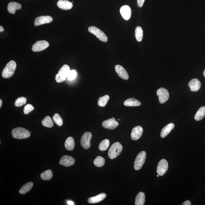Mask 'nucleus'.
I'll use <instances>...</instances> for the list:
<instances>
[{
    "instance_id": "nucleus-1",
    "label": "nucleus",
    "mask_w": 205,
    "mask_h": 205,
    "mask_svg": "<svg viewBox=\"0 0 205 205\" xmlns=\"http://www.w3.org/2000/svg\"><path fill=\"white\" fill-rule=\"evenodd\" d=\"M12 137L15 139H26L31 136L30 132L27 129L22 127H17L12 131Z\"/></svg>"
},
{
    "instance_id": "nucleus-2",
    "label": "nucleus",
    "mask_w": 205,
    "mask_h": 205,
    "mask_svg": "<svg viewBox=\"0 0 205 205\" xmlns=\"http://www.w3.org/2000/svg\"><path fill=\"white\" fill-rule=\"evenodd\" d=\"M71 70L69 66L67 65H64L59 71L58 73L56 75L55 80L58 83H62L68 78Z\"/></svg>"
},
{
    "instance_id": "nucleus-3",
    "label": "nucleus",
    "mask_w": 205,
    "mask_h": 205,
    "mask_svg": "<svg viewBox=\"0 0 205 205\" xmlns=\"http://www.w3.org/2000/svg\"><path fill=\"white\" fill-rule=\"evenodd\" d=\"M17 67L16 63L15 61H10L6 65L2 72V76L4 78H9L14 74Z\"/></svg>"
},
{
    "instance_id": "nucleus-4",
    "label": "nucleus",
    "mask_w": 205,
    "mask_h": 205,
    "mask_svg": "<svg viewBox=\"0 0 205 205\" xmlns=\"http://www.w3.org/2000/svg\"><path fill=\"white\" fill-rule=\"evenodd\" d=\"M123 147L119 142H115L111 145L108 152V157L110 159H113L116 158L121 153Z\"/></svg>"
},
{
    "instance_id": "nucleus-5",
    "label": "nucleus",
    "mask_w": 205,
    "mask_h": 205,
    "mask_svg": "<svg viewBox=\"0 0 205 205\" xmlns=\"http://www.w3.org/2000/svg\"><path fill=\"white\" fill-rule=\"evenodd\" d=\"M88 31L91 34H94L101 41L106 42L108 41L107 37L104 32L100 29L95 26H90L88 28Z\"/></svg>"
},
{
    "instance_id": "nucleus-6",
    "label": "nucleus",
    "mask_w": 205,
    "mask_h": 205,
    "mask_svg": "<svg viewBox=\"0 0 205 205\" xmlns=\"http://www.w3.org/2000/svg\"><path fill=\"white\" fill-rule=\"evenodd\" d=\"M146 154L144 151L140 152L137 156L134 162V167L136 171L139 170L144 164L146 159Z\"/></svg>"
},
{
    "instance_id": "nucleus-7",
    "label": "nucleus",
    "mask_w": 205,
    "mask_h": 205,
    "mask_svg": "<svg viewBox=\"0 0 205 205\" xmlns=\"http://www.w3.org/2000/svg\"><path fill=\"white\" fill-rule=\"evenodd\" d=\"M90 132H85L82 136L81 139V144L84 149H87L90 146V140L92 138Z\"/></svg>"
},
{
    "instance_id": "nucleus-8",
    "label": "nucleus",
    "mask_w": 205,
    "mask_h": 205,
    "mask_svg": "<svg viewBox=\"0 0 205 205\" xmlns=\"http://www.w3.org/2000/svg\"><path fill=\"white\" fill-rule=\"evenodd\" d=\"M157 94L159 97V102L161 104H164L169 99V93L165 88L161 87L157 90Z\"/></svg>"
},
{
    "instance_id": "nucleus-9",
    "label": "nucleus",
    "mask_w": 205,
    "mask_h": 205,
    "mask_svg": "<svg viewBox=\"0 0 205 205\" xmlns=\"http://www.w3.org/2000/svg\"><path fill=\"white\" fill-rule=\"evenodd\" d=\"M49 46V43L45 40H40L35 43L32 47V50L34 52L42 51Z\"/></svg>"
},
{
    "instance_id": "nucleus-10",
    "label": "nucleus",
    "mask_w": 205,
    "mask_h": 205,
    "mask_svg": "<svg viewBox=\"0 0 205 205\" xmlns=\"http://www.w3.org/2000/svg\"><path fill=\"white\" fill-rule=\"evenodd\" d=\"M168 164L166 159H163L159 161L157 168V173L159 176H162L167 172Z\"/></svg>"
},
{
    "instance_id": "nucleus-11",
    "label": "nucleus",
    "mask_w": 205,
    "mask_h": 205,
    "mask_svg": "<svg viewBox=\"0 0 205 205\" xmlns=\"http://www.w3.org/2000/svg\"><path fill=\"white\" fill-rule=\"evenodd\" d=\"M75 160L74 158L69 155H64L61 158L59 161V164L60 165L66 167H70L74 165Z\"/></svg>"
},
{
    "instance_id": "nucleus-12",
    "label": "nucleus",
    "mask_w": 205,
    "mask_h": 205,
    "mask_svg": "<svg viewBox=\"0 0 205 205\" xmlns=\"http://www.w3.org/2000/svg\"><path fill=\"white\" fill-rule=\"evenodd\" d=\"M119 125V123L114 117L105 120L102 123V126L103 127L110 129H115L118 127Z\"/></svg>"
},
{
    "instance_id": "nucleus-13",
    "label": "nucleus",
    "mask_w": 205,
    "mask_h": 205,
    "mask_svg": "<svg viewBox=\"0 0 205 205\" xmlns=\"http://www.w3.org/2000/svg\"><path fill=\"white\" fill-rule=\"evenodd\" d=\"M53 21V18L49 16H41L37 17L35 19L34 25L37 26L42 25V24L50 23Z\"/></svg>"
},
{
    "instance_id": "nucleus-14",
    "label": "nucleus",
    "mask_w": 205,
    "mask_h": 205,
    "mask_svg": "<svg viewBox=\"0 0 205 205\" xmlns=\"http://www.w3.org/2000/svg\"><path fill=\"white\" fill-rule=\"evenodd\" d=\"M143 128L141 126H138L134 127L131 131V139L135 141L139 139L143 134Z\"/></svg>"
},
{
    "instance_id": "nucleus-15",
    "label": "nucleus",
    "mask_w": 205,
    "mask_h": 205,
    "mask_svg": "<svg viewBox=\"0 0 205 205\" xmlns=\"http://www.w3.org/2000/svg\"><path fill=\"white\" fill-rule=\"evenodd\" d=\"M115 71L117 75L123 79L128 80L129 78V75L127 71L121 66L117 65L115 66Z\"/></svg>"
},
{
    "instance_id": "nucleus-16",
    "label": "nucleus",
    "mask_w": 205,
    "mask_h": 205,
    "mask_svg": "<svg viewBox=\"0 0 205 205\" xmlns=\"http://www.w3.org/2000/svg\"><path fill=\"white\" fill-rule=\"evenodd\" d=\"M201 83L197 78L193 79L189 81L188 86L191 91L196 92L198 91L201 87Z\"/></svg>"
},
{
    "instance_id": "nucleus-17",
    "label": "nucleus",
    "mask_w": 205,
    "mask_h": 205,
    "mask_svg": "<svg viewBox=\"0 0 205 205\" xmlns=\"http://www.w3.org/2000/svg\"><path fill=\"white\" fill-rule=\"evenodd\" d=\"M120 13L124 19L128 20L130 18L131 15L130 7L127 5L122 6L120 8Z\"/></svg>"
},
{
    "instance_id": "nucleus-18",
    "label": "nucleus",
    "mask_w": 205,
    "mask_h": 205,
    "mask_svg": "<svg viewBox=\"0 0 205 205\" xmlns=\"http://www.w3.org/2000/svg\"><path fill=\"white\" fill-rule=\"evenodd\" d=\"M59 8L63 10H68L72 8L73 5L71 2L68 0H59L57 3Z\"/></svg>"
},
{
    "instance_id": "nucleus-19",
    "label": "nucleus",
    "mask_w": 205,
    "mask_h": 205,
    "mask_svg": "<svg viewBox=\"0 0 205 205\" xmlns=\"http://www.w3.org/2000/svg\"><path fill=\"white\" fill-rule=\"evenodd\" d=\"M22 8V5L20 3L12 2L8 3L7 6L8 11L10 13L14 14L17 10H20Z\"/></svg>"
},
{
    "instance_id": "nucleus-20",
    "label": "nucleus",
    "mask_w": 205,
    "mask_h": 205,
    "mask_svg": "<svg viewBox=\"0 0 205 205\" xmlns=\"http://www.w3.org/2000/svg\"><path fill=\"white\" fill-rule=\"evenodd\" d=\"M106 197V194L105 193H101L98 194L95 197H90L88 199V202L90 204H95L102 201Z\"/></svg>"
},
{
    "instance_id": "nucleus-21",
    "label": "nucleus",
    "mask_w": 205,
    "mask_h": 205,
    "mask_svg": "<svg viewBox=\"0 0 205 205\" xmlns=\"http://www.w3.org/2000/svg\"><path fill=\"white\" fill-rule=\"evenodd\" d=\"M175 127L174 124L173 123H170L166 125L162 129L161 132L160 136L161 138H164L168 135L171 131L173 130Z\"/></svg>"
},
{
    "instance_id": "nucleus-22",
    "label": "nucleus",
    "mask_w": 205,
    "mask_h": 205,
    "mask_svg": "<svg viewBox=\"0 0 205 205\" xmlns=\"http://www.w3.org/2000/svg\"><path fill=\"white\" fill-rule=\"evenodd\" d=\"M65 147L66 150L71 151L74 149L75 146V141L73 137L70 136L66 139L65 143Z\"/></svg>"
},
{
    "instance_id": "nucleus-23",
    "label": "nucleus",
    "mask_w": 205,
    "mask_h": 205,
    "mask_svg": "<svg viewBox=\"0 0 205 205\" xmlns=\"http://www.w3.org/2000/svg\"><path fill=\"white\" fill-rule=\"evenodd\" d=\"M124 105L127 106H138L141 105V103L134 97L126 100L124 101Z\"/></svg>"
},
{
    "instance_id": "nucleus-24",
    "label": "nucleus",
    "mask_w": 205,
    "mask_h": 205,
    "mask_svg": "<svg viewBox=\"0 0 205 205\" xmlns=\"http://www.w3.org/2000/svg\"><path fill=\"white\" fill-rule=\"evenodd\" d=\"M33 185H34V183L33 182H27V183L22 186L20 190H19V193L21 194H25L31 190Z\"/></svg>"
},
{
    "instance_id": "nucleus-25",
    "label": "nucleus",
    "mask_w": 205,
    "mask_h": 205,
    "mask_svg": "<svg viewBox=\"0 0 205 205\" xmlns=\"http://www.w3.org/2000/svg\"><path fill=\"white\" fill-rule=\"evenodd\" d=\"M145 202V194L143 192H140L137 194L135 200V205H143Z\"/></svg>"
},
{
    "instance_id": "nucleus-26",
    "label": "nucleus",
    "mask_w": 205,
    "mask_h": 205,
    "mask_svg": "<svg viewBox=\"0 0 205 205\" xmlns=\"http://www.w3.org/2000/svg\"><path fill=\"white\" fill-rule=\"evenodd\" d=\"M205 116V106H203L200 108L196 113L194 116V119L198 121L202 120Z\"/></svg>"
},
{
    "instance_id": "nucleus-27",
    "label": "nucleus",
    "mask_w": 205,
    "mask_h": 205,
    "mask_svg": "<svg viewBox=\"0 0 205 205\" xmlns=\"http://www.w3.org/2000/svg\"><path fill=\"white\" fill-rule=\"evenodd\" d=\"M135 37L137 41L141 42L143 40V31L141 26H138L135 31Z\"/></svg>"
},
{
    "instance_id": "nucleus-28",
    "label": "nucleus",
    "mask_w": 205,
    "mask_h": 205,
    "mask_svg": "<svg viewBox=\"0 0 205 205\" xmlns=\"http://www.w3.org/2000/svg\"><path fill=\"white\" fill-rule=\"evenodd\" d=\"M53 176V173L51 170H47L41 173L40 177L42 179L44 180H50Z\"/></svg>"
},
{
    "instance_id": "nucleus-29",
    "label": "nucleus",
    "mask_w": 205,
    "mask_h": 205,
    "mask_svg": "<svg viewBox=\"0 0 205 205\" xmlns=\"http://www.w3.org/2000/svg\"><path fill=\"white\" fill-rule=\"evenodd\" d=\"M41 123L44 127L49 128H51L54 126L53 121L51 118L49 116L46 117L42 120Z\"/></svg>"
},
{
    "instance_id": "nucleus-30",
    "label": "nucleus",
    "mask_w": 205,
    "mask_h": 205,
    "mask_svg": "<svg viewBox=\"0 0 205 205\" xmlns=\"http://www.w3.org/2000/svg\"><path fill=\"white\" fill-rule=\"evenodd\" d=\"M109 99L110 97L108 95H105L100 97L98 100V104L100 107L105 106Z\"/></svg>"
},
{
    "instance_id": "nucleus-31",
    "label": "nucleus",
    "mask_w": 205,
    "mask_h": 205,
    "mask_svg": "<svg viewBox=\"0 0 205 205\" xmlns=\"http://www.w3.org/2000/svg\"><path fill=\"white\" fill-rule=\"evenodd\" d=\"M110 144L109 140L108 139H105L100 143L99 145V149L101 151H104L108 148Z\"/></svg>"
},
{
    "instance_id": "nucleus-32",
    "label": "nucleus",
    "mask_w": 205,
    "mask_h": 205,
    "mask_svg": "<svg viewBox=\"0 0 205 205\" xmlns=\"http://www.w3.org/2000/svg\"><path fill=\"white\" fill-rule=\"evenodd\" d=\"M105 159L101 156H98L95 159L94 162V165L98 167H102L105 164Z\"/></svg>"
},
{
    "instance_id": "nucleus-33",
    "label": "nucleus",
    "mask_w": 205,
    "mask_h": 205,
    "mask_svg": "<svg viewBox=\"0 0 205 205\" xmlns=\"http://www.w3.org/2000/svg\"><path fill=\"white\" fill-rule=\"evenodd\" d=\"M52 120L58 126H61L63 125L62 119L58 114H55L52 117Z\"/></svg>"
},
{
    "instance_id": "nucleus-34",
    "label": "nucleus",
    "mask_w": 205,
    "mask_h": 205,
    "mask_svg": "<svg viewBox=\"0 0 205 205\" xmlns=\"http://www.w3.org/2000/svg\"><path fill=\"white\" fill-rule=\"evenodd\" d=\"M27 101L26 98L24 97H19L15 101V105L17 107H20L25 105Z\"/></svg>"
},
{
    "instance_id": "nucleus-35",
    "label": "nucleus",
    "mask_w": 205,
    "mask_h": 205,
    "mask_svg": "<svg viewBox=\"0 0 205 205\" xmlns=\"http://www.w3.org/2000/svg\"><path fill=\"white\" fill-rule=\"evenodd\" d=\"M34 109V107L30 104H27L24 108V115H27Z\"/></svg>"
},
{
    "instance_id": "nucleus-36",
    "label": "nucleus",
    "mask_w": 205,
    "mask_h": 205,
    "mask_svg": "<svg viewBox=\"0 0 205 205\" xmlns=\"http://www.w3.org/2000/svg\"><path fill=\"white\" fill-rule=\"evenodd\" d=\"M77 75L76 71L75 70H72L68 75V79L70 81L74 80L76 78Z\"/></svg>"
},
{
    "instance_id": "nucleus-37",
    "label": "nucleus",
    "mask_w": 205,
    "mask_h": 205,
    "mask_svg": "<svg viewBox=\"0 0 205 205\" xmlns=\"http://www.w3.org/2000/svg\"><path fill=\"white\" fill-rule=\"evenodd\" d=\"M145 0H137V5L138 7L141 8L143 6Z\"/></svg>"
},
{
    "instance_id": "nucleus-38",
    "label": "nucleus",
    "mask_w": 205,
    "mask_h": 205,
    "mask_svg": "<svg viewBox=\"0 0 205 205\" xmlns=\"http://www.w3.org/2000/svg\"><path fill=\"white\" fill-rule=\"evenodd\" d=\"M191 203L190 201L187 200L184 202L182 204V205H190Z\"/></svg>"
},
{
    "instance_id": "nucleus-39",
    "label": "nucleus",
    "mask_w": 205,
    "mask_h": 205,
    "mask_svg": "<svg viewBox=\"0 0 205 205\" xmlns=\"http://www.w3.org/2000/svg\"><path fill=\"white\" fill-rule=\"evenodd\" d=\"M67 204L69 205H74V203L73 201H67Z\"/></svg>"
},
{
    "instance_id": "nucleus-40",
    "label": "nucleus",
    "mask_w": 205,
    "mask_h": 205,
    "mask_svg": "<svg viewBox=\"0 0 205 205\" xmlns=\"http://www.w3.org/2000/svg\"><path fill=\"white\" fill-rule=\"evenodd\" d=\"M4 29H3V28L2 27V26H0V32H3L4 31Z\"/></svg>"
},
{
    "instance_id": "nucleus-41",
    "label": "nucleus",
    "mask_w": 205,
    "mask_h": 205,
    "mask_svg": "<svg viewBox=\"0 0 205 205\" xmlns=\"http://www.w3.org/2000/svg\"><path fill=\"white\" fill-rule=\"evenodd\" d=\"M2 105V101L1 99H0V108H1Z\"/></svg>"
},
{
    "instance_id": "nucleus-42",
    "label": "nucleus",
    "mask_w": 205,
    "mask_h": 205,
    "mask_svg": "<svg viewBox=\"0 0 205 205\" xmlns=\"http://www.w3.org/2000/svg\"><path fill=\"white\" fill-rule=\"evenodd\" d=\"M203 76H204L205 78V69L204 70V71H203Z\"/></svg>"
},
{
    "instance_id": "nucleus-43",
    "label": "nucleus",
    "mask_w": 205,
    "mask_h": 205,
    "mask_svg": "<svg viewBox=\"0 0 205 205\" xmlns=\"http://www.w3.org/2000/svg\"><path fill=\"white\" fill-rule=\"evenodd\" d=\"M157 176L158 177H159V175H157Z\"/></svg>"
}]
</instances>
